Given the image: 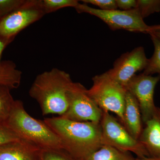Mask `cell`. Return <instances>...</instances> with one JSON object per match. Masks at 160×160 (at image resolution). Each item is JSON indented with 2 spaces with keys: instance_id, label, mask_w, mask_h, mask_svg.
Listing matches in <instances>:
<instances>
[{
  "instance_id": "1",
  "label": "cell",
  "mask_w": 160,
  "mask_h": 160,
  "mask_svg": "<svg viewBox=\"0 0 160 160\" xmlns=\"http://www.w3.org/2000/svg\"><path fill=\"white\" fill-rule=\"evenodd\" d=\"M60 139L62 149L79 160L103 146L100 123L71 121L62 117L43 120Z\"/></svg>"
},
{
  "instance_id": "2",
  "label": "cell",
  "mask_w": 160,
  "mask_h": 160,
  "mask_svg": "<svg viewBox=\"0 0 160 160\" xmlns=\"http://www.w3.org/2000/svg\"><path fill=\"white\" fill-rule=\"evenodd\" d=\"M72 82L68 72L53 68L38 75L30 87L29 95L39 105L43 115L62 116L68 107V92Z\"/></svg>"
},
{
  "instance_id": "3",
  "label": "cell",
  "mask_w": 160,
  "mask_h": 160,
  "mask_svg": "<svg viewBox=\"0 0 160 160\" xmlns=\"http://www.w3.org/2000/svg\"><path fill=\"white\" fill-rule=\"evenodd\" d=\"M4 124L21 139L40 149H62L61 141L54 132L44 121L31 117L20 100H15L11 113Z\"/></svg>"
},
{
  "instance_id": "4",
  "label": "cell",
  "mask_w": 160,
  "mask_h": 160,
  "mask_svg": "<svg viewBox=\"0 0 160 160\" xmlns=\"http://www.w3.org/2000/svg\"><path fill=\"white\" fill-rule=\"evenodd\" d=\"M46 14L42 0H25L19 7L0 18V40L8 46L21 31Z\"/></svg>"
},
{
  "instance_id": "5",
  "label": "cell",
  "mask_w": 160,
  "mask_h": 160,
  "mask_svg": "<svg viewBox=\"0 0 160 160\" xmlns=\"http://www.w3.org/2000/svg\"><path fill=\"white\" fill-rule=\"evenodd\" d=\"M92 86L88 89L89 96L102 110L114 112L123 125L126 90L112 79L107 72L92 78Z\"/></svg>"
},
{
  "instance_id": "6",
  "label": "cell",
  "mask_w": 160,
  "mask_h": 160,
  "mask_svg": "<svg viewBox=\"0 0 160 160\" xmlns=\"http://www.w3.org/2000/svg\"><path fill=\"white\" fill-rule=\"evenodd\" d=\"M102 143L121 150L132 152L138 158L149 157L139 140L134 138L122 124L108 111L102 110L100 122Z\"/></svg>"
},
{
  "instance_id": "7",
  "label": "cell",
  "mask_w": 160,
  "mask_h": 160,
  "mask_svg": "<svg viewBox=\"0 0 160 160\" xmlns=\"http://www.w3.org/2000/svg\"><path fill=\"white\" fill-rule=\"evenodd\" d=\"M74 8L78 13H89L101 19L113 31L124 29L146 33L149 31V26L144 22L137 8L129 10H103L80 3Z\"/></svg>"
},
{
  "instance_id": "8",
  "label": "cell",
  "mask_w": 160,
  "mask_h": 160,
  "mask_svg": "<svg viewBox=\"0 0 160 160\" xmlns=\"http://www.w3.org/2000/svg\"><path fill=\"white\" fill-rule=\"evenodd\" d=\"M68 107L62 117L71 121L100 123L102 110L89 96L82 84L72 82L68 92Z\"/></svg>"
},
{
  "instance_id": "9",
  "label": "cell",
  "mask_w": 160,
  "mask_h": 160,
  "mask_svg": "<svg viewBox=\"0 0 160 160\" xmlns=\"http://www.w3.org/2000/svg\"><path fill=\"white\" fill-rule=\"evenodd\" d=\"M160 77L135 75L127 83L125 89L132 94L138 103L143 123L149 120L154 113L157 106L154 104L155 88Z\"/></svg>"
},
{
  "instance_id": "10",
  "label": "cell",
  "mask_w": 160,
  "mask_h": 160,
  "mask_svg": "<svg viewBox=\"0 0 160 160\" xmlns=\"http://www.w3.org/2000/svg\"><path fill=\"white\" fill-rule=\"evenodd\" d=\"M148 62L144 48L137 47L122 54L115 61L113 68L107 72L112 80L125 88L136 73L145 69Z\"/></svg>"
},
{
  "instance_id": "11",
  "label": "cell",
  "mask_w": 160,
  "mask_h": 160,
  "mask_svg": "<svg viewBox=\"0 0 160 160\" xmlns=\"http://www.w3.org/2000/svg\"><path fill=\"white\" fill-rule=\"evenodd\" d=\"M144 124L139 141L149 157L160 158V108Z\"/></svg>"
},
{
  "instance_id": "12",
  "label": "cell",
  "mask_w": 160,
  "mask_h": 160,
  "mask_svg": "<svg viewBox=\"0 0 160 160\" xmlns=\"http://www.w3.org/2000/svg\"><path fill=\"white\" fill-rule=\"evenodd\" d=\"M41 150L25 140L0 145V160H40Z\"/></svg>"
},
{
  "instance_id": "13",
  "label": "cell",
  "mask_w": 160,
  "mask_h": 160,
  "mask_svg": "<svg viewBox=\"0 0 160 160\" xmlns=\"http://www.w3.org/2000/svg\"><path fill=\"white\" fill-rule=\"evenodd\" d=\"M138 103L134 97L126 91L123 125L136 139L139 140L143 128Z\"/></svg>"
},
{
  "instance_id": "14",
  "label": "cell",
  "mask_w": 160,
  "mask_h": 160,
  "mask_svg": "<svg viewBox=\"0 0 160 160\" xmlns=\"http://www.w3.org/2000/svg\"><path fill=\"white\" fill-rule=\"evenodd\" d=\"M22 74L14 62L2 61L0 65V84L8 86L11 90L18 89L21 84Z\"/></svg>"
},
{
  "instance_id": "15",
  "label": "cell",
  "mask_w": 160,
  "mask_h": 160,
  "mask_svg": "<svg viewBox=\"0 0 160 160\" xmlns=\"http://www.w3.org/2000/svg\"><path fill=\"white\" fill-rule=\"evenodd\" d=\"M134 159L129 152L103 145L82 160H133Z\"/></svg>"
},
{
  "instance_id": "16",
  "label": "cell",
  "mask_w": 160,
  "mask_h": 160,
  "mask_svg": "<svg viewBox=\"0 0 160 160\" xmlns=\"http://www.w3.org/2000/svg\"><path fill=\"white\" fill-rule=\"evenodd\" d=\"M11 90L8 86L0 84V124L6 122L15 102Z\"/></svg>"
},
{
  "instance_id": "17",
  "label": "cell",
  "mask_w": 160,
  "mask_h": 160,
  "mask_svg": "<svg viewBox=\"0 0 160 160\" xmlns=\"http://www.w3.org/2000/svg\"><path fill=\"white\" fill-rule=\"evenodd\" d=\"M149 34L154 46V52L152 57L148 59V64L143 73L147 75L158 73L160 77V40L154 34Z\"/></svg>"
},
{
  "instance_id": "18",
  "label": "cell",
  "mask_w": 160,
  "mask_h": 160,
  "mask_svg": "<svg viewBox=\"0 0 160 160\" xmlns=\"http://www.w3.org/2000/svg\"><path fill=\"white\" fill-rule=\"evenodd\" d=\"M77 0H42L46 14L51 13L66 7L75 8L79 3Z\"/></svg>"
},
{
  "instance_id": "19",
  "label": "cell",
  "mask_w": 160,
  "mask_h": 160,
  "mask_svg": "<svg viewBox=\"0 0 160 160\" xmlns=\"http://www.w3.org/2000/svg\"><path fill=\"white\" fill-rule=\"evenodd\" d=\"M40 160H79L63 149H42Z\"/></svg>"
},
{
  "instance_id": "20",
  "label": "cell",
  "mask_w": 160,
  "mask_h": 160,
  "mask_svg": "<svg viewBox=\"0 0 160 160\" xmlns=\"http://www.w3.org/2000/svg\"><path fill=\"white\" fill-rule=\"evenodd\" d=\"M137 9L143 19L160 12V0H138Z\"/></svg>"
},
{
  "instance_id": "21",
  "label": "cell",
  "mask_w": 160,
  "mask_h": 160,
  "mask_svg": "<svg viewBox=\"0 0 160 160\" xmlns=\"http://www.w3.org/2000/svg\"><path fill=\"white\" fill-rule=\"evenodd\" d=\"M22 140L6 124H0V145Z\"/></svg>"
},
{
  "instance_id": "22",
  "label": "cell",
  "mask_w": 160,
  "mask_h": 160,
  "mask_svg": "<svg viewBox=\"0 0 160 160\" xmlns=\"http://www.w3.org/2000/svg\"><path fill=\"white\" fill-rule=\"evenodd\" d=\"M25 0H0V18L19 7Z\"/></svg>"
},
{
  "instance_id": "23",
  "label": "cell",
  "mask_w": 160,
  "mask_h": 160,
  "mask_svg": "<svg viewBox=\"0 0 160 160\" xmlns=\"http://www.w3.org/2000/svg\"><path fill=\"white\" fill-rule=\"evenodd\" d=\"M81 2L85 4H90L97 6L101 10H109L118 9L115 0H82Z\"/></svg>"
},
{
  "instance_id": "24",
  "label": "cell",
  "mask_w": 160,
  "mask_h": 160,
  "mask_svg": "<svg viewBox=\"0 0 160 160\" xmlns=\"http://www.w3.org/2000/svg\"><path fill=\"white\" fill-rule=\"evenodd\" d=\"M116 2L120 10H129L137 8V1L136 0H116Z\"/></svg>"
},
{
  "instance_id": "25",
  "label": "cell",
  "mask_w": 160,
  "mask_h": 160,
  "mask_svg": "<svg viewBox=\"0 0 160 160\" xmlns=\"http://www.w3.org/2000/svg\"><path fill=\"white\" fill-rule=\"evenodd\" d=\"M160 33V25L149 26V29L148 33Z\"/></svg>"
},
{
  "instance_id": "26",
  "label": "cell",
  "mask_w": 160,
  "mask_h": 160,
  "mask_svg": "<svg viewBox=\"0 0 160 160\" xmlns=\"http://www.w3.org/2000/svg\"><path fill=\"white\" fill-rule=\"evenodd\" d=\"M7 46V45L5 43L3 42L2 41L0 40V65L2 61V57L3 51Z\"/></svg>"
},
{
  "instance_id": "27",
  "label": "cell",
  "mask_w": 160,
  "mask_h": 160,
  "mask_svg": "<svg viewBox=\"0 0 160 160\" xmlns=\"http://www.w3.org/2000/svg\"><path fill=\"white\" fill-rule=\"evenodd\" d=\"M133 160H160L159 158L151 157H145L144 158H138L137 159H134Z\"/></svg>"
},
{
  "instance_id": "28",
  "label": "cell",
  "mask_w": 160,
  "mask_h": 160,
  "mask_svg": "<svg viewBox=\"0 0 160 160\" xmlns=\"http://www.w3.org/2000/svg\"><path fill=\"white\" fill-rule=\"evenodd\" d=\"M150 34V33H149ZM152 34H154L155 36L156 37H157L160 40V33H152Z\"/></svg>"
}]
</instances>
